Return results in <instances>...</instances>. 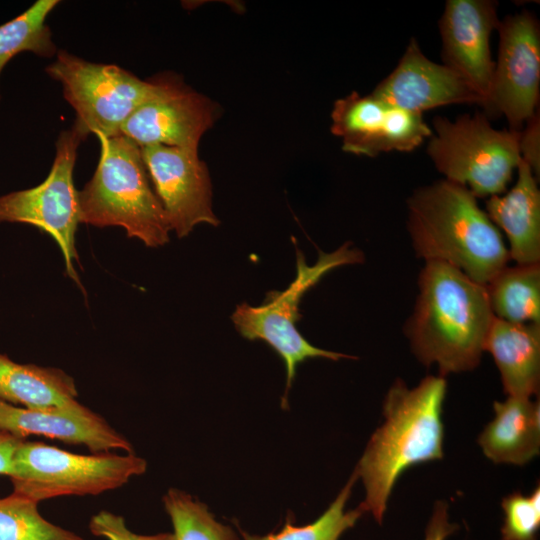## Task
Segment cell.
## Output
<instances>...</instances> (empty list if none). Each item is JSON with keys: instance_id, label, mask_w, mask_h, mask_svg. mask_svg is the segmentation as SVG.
<instances>
[{"instance_id": "cell-26", "label": "cell", "mask_w": 540, "mask_h": 540, "mask_svg": "<svg viewBox=\"0 0 540 540\" xmlns=\"http://www.w3.org/2000/svg\"><path fill=\"white\" fill-rule=\"evenodd\" d=\"M501 506L504 513L502 540H537L540 527L539 486L529 496L520 492L506 496Z\"/></svg>"}, {"instance_id": "cell-24", "label": "cell", "mask_w": 540, "mask_h": 540, "mask_svg": "<svg viewBox=\"0 0 540 540\" xmlns=\"http://www.w3.org/2000/svg\"><path fill=\"white\" fill-rule=\"evenodd\" d=\"M163 504L175 540H238L230 526L217 521L204 503L182 490L169 489L163 496Z\"/></svg>"}, {"instance_id": "cell-8", "label": "cell", "mask_w": 540, "mask_h": 540, "mask_svg": "<svg viewBox=\"0 0 540 540\" xmlns=\"http://www.w3.org/2000/svg\"><path fill=\"white\" fill-rule=\"evenodd\" d=\"M45 70L62 84L64 97L76 112L73 126L86 137L121 134L131 114L163 85V76L145 81L119 66L92 63L64 50Z\"/></svg>"}, {"instance_id": "cell-10", "label": "cell", "mask_w": 540, "mask_h": 540, "mask_svg": "<svg viewBox=\"0 0 540 540\" xmlns=\"http://www.w3.org/2000/svg\"><path fill=\"white\" fill-rule=\"evenodd\" d=\"M499 50L493 73L488 117L504 115L520 132L539 102L540 26L529 11L499 22Z\"/></svg>"}, {"instance_id": "cell-16", "label": "cell", "mask_w": 540, "mask_h": 540, "mask_svg": "<svg viewBox=\"0 0 540 540\" xmlns=\"http://www.w3.org/2000/svg\"><path fill=\"white\" fill-rule=\"evenodd\" d=\"M0 431L22 440L37 435L67 444H82L92 453L113 450L133 453L128 439L78 400L45 409L16 407L0 401Z\"/></svg>"}, {"instance_id": "cell-12", "label": "cell", "mask_w": 540, "mask_h": 540, "mask_svg": "<svg viewBox=\"0 0 540 540\" xmlns=\"http://www.w3.org/2000/svg\"><path fill=\"white\" fill-rule=\"evenodd\" d=\"M141 150L171 231L184 238L197 225H219L213 210L209 171L198 151L160 144L144 146Z\"/></svg>"}, {"instance_id": "cell-11", "label": "cell", "mask_w": 540, "mask_h": 540, "mask_svg": "<svg viewBox=\"0 0 540 540\" xmlns=\"http://www.w3.org/2000/svg\"><path fill=\"white\" fill-rule=\"evenodd\" d=\"M331 121V132L341 139L342 150L357 156L411 152L433 134L423 114L356 91L334 102Z\"/></svg>"}, {"instance_id": "cell-1", "label": "cell", "mask_w": 540, "mask_h": 540, "mask_svg": "<svg viewBox=\"0 0 540 540\" xmlns=\"http://www.w3.org/2000/svg\"><path fill=\"white\" fill-rule=\"evenodd\" d=\"M418 289L404 325L416 358L437 365L443 377L476 368L494 319L485 285L447 263L427 261Z\"/></svg>"}, {"instance_id": "cell-4", "label": "cell", "mask_w": 540, "mask_h": 540, "mask_svg": "<svg viewBox=\"0 0 540 540\" xmlns=\"http://www.w3.org/2000/svg\"><path fill=\"white\" fill-rule=\"evenodd\" d=\"M98 138L101 152L97 168L78 191L80 223L119 226L147 247L165 245L171 228L150 185L141 147L123 134Z\"/></svg>"}, {"instance_id": "cell-17", "label": "cell", "mask_w": 540, "mask_h": 540, "mask_svg": "<svg viewBox=\"0 0 540 540\" xmlns=\"http://www.w3.org/2000/svg\"><path fill=\"white\" fill-rule=\"evenodd\" d=\"M517 179L509 191L485 201V212L508 241L510 260L540 264V190L536 176L522 159Z\"/></svg>"}, {"instance_id": "cell-22", "label": "cell", "mask_w": 540, "mask_h": 540, "mask_svg": "<svg viewBox=\"0 0 540 540\" xmlns=\"http://www.w3.org/2000/svg\"><path fill=\"white\" fill-rule=\"evenodd\" d=\"M58 0H38L16 18L0 25V73L21 52L51 57L56 53L52 33L46 24Z\"/></svg>"}, {"instance_id": "cell-30", "label": "cell", "mask_w": 540, "mask_h": 540, "mask_svg": "<svg viewBox=\"0 0 540 540\" xmlns=\"http://www.w3.org/2000/svg\"><path fill=\"white\" fill-rule=\"evenodd\" d=\"M22 441L10 433L0 431V475H12L14 455Z\"/></svg>"}, {"instance_id": "cell-23", "label": "cell", "mask_w": 540, "mask_h": 540, "mask_svg": "<svg viewBox=\"0 0 540 540\" xmlns=\"http://www.w3.org/2000/svg\"><path fill=\"white\" fill-rule=\"evenodd\" d=\"M357 479L354 471L335 500L320 517L310 524L297 526L290 517H287L283 527L277 533L264 536L251 535L237 524L238 530L244 540H339L341 535L352 528L364 514L359 506L350 511L345 510Z\"/></svg>"}, {"instance_id": "cell-15", "label": "cell", "mask_w": 540, "mask_h": 540, "mask_svg": "<svg viewBox=\"0 0 540 540\" xmlns=\"http://www.w3.org/2000/svg\"><path fill=\"white\" fill-rule=\"evenodd\" d=\"M373 96L407 111H424L451 104H475L482 98L456 72L425 56L411 38L395 69L372 91Z\"/></svg>"}, {"instance_id": "cell-28", "label": "cell", "mask_w": 540, "mask_h": 540, "mask_svg": "<svg viewBox=\"0 0 540 540\" xmlns=\"http://www.w3.org/2000/svg\"><path fill=\"white\" fill-rule=\"evenodd\" d=\"M521 159L529 165L534 175L540 174V117L539 112L530 118L519 132Z\"/></svg>"}, {"instance_id": "cell-19", "label": "cell", "mask_w": 540, "mask_h": 540, "mask_svg": "<svg viewBox=\"0 0 540 540\" xmlns=\"http://www.w3.org/2000/svg\"><path fill=\"white\" fill-rule=\"evenodd\" d=\"M494 419L479 436L483 453L494 463L524 465L539 454L540 407L530 398L494 402Z\"/></svg>"}, {"instance_id": "cell-21", "label": "cell", "mask_w": 540, "mask_h": 540, "mask_svg": "<svg viewBox=\"0 0 540 540\" xmlns=\"http://www.w3.org/2000/svg\"><path fill=\"white\" fill-rule=\"evenodd\" d=\"M485 288L495 318L540 324V264L507 265Z\"/></svg>"}, {"instance_id": "cell-7", "label": "cell", "mask_w": 540, "mask_h": 540, "mask_svg": "<svg viewBox=\"0 0 540 540\" xmlns=\"http://www.w3.org/2000/svg\"><path fill=\"white\" fill-rule=\"evenodd\" d=\"M147 462L134 453L81 455L42 442L23 440L9 477L16 494L37 503L61 496L99 495L146 472Z\"/></svg>"}, {"instance_id": "cell-14", "label": "cell", "mask_w": 540, "mask_h": 540, "mask_svg": "<svg viewBox=\"0 0 540 540\" xmlns=\"http://www.w3.org/2000/svg\"><path fill=\"white\" fill-rule=\"evenodd\" d=\"M497 6L491 0H448L439 20L442 64L482 98L487 116L495 68L490 39L500 22Z\"/></svg>"}, {"instance_id": "cell-2", "label": "cell", "mask_w": 540, "mask_h": 540, "mask_svg": "<svg viewBox=\"0 0 540 540\" xmlns=\"http://www.w3.org/2000/svg\"><path fill=\"white\" fill-rule=\"evenodd\" d=\"M443 376H427L413 388L396 380L383 403L384 423L372 434L355 473L365 499L359 507L382 523L393 487L413 465L443 457Z\"/></svg>"}, {"instance_id": "cell-18", "label": "cell", "mask_w": 540, "mask_h": 540, "mask_svg": "<svg viewBox=\"0 0 540 540\" xmlns=\"http://www.w3.org/2000/svg\"><path fill=\"white\" fill-rule=\"evenodd\" d=\"M484 351L500 372L508 396L531 398L540 386V324L510 323L494 317Z\"/></svg>"}, {"instance_id": "cell-25", "label": "cell", "mask_w": 540, "mask_h": 540, "mask_svg": "<svg viewBox=\"0 0 540 540\" xmlns=\"http://www.w3.org/2000/svg\"><path fill=\"white\" fill-rule=\"evenodd\" d=\"M38 504L14 492L0 497V540H84L46 520Z\"/></svg>"}, {"instance_id": "cell-6", "label": "cell", "mask_w": 540, "mask_h": 540, "mask_svg": "<svg viewBox=\"0 0 540 540\" xmlns=\"http://www.w3.org/2000/svg\"><path fill=\"white\" fill-rule=\"evenodd\" d=\"M427 154L444 179L465 186L478 199L507 190L521 160L519 132L495 129L482 112L455 120L436 116Z\"/></svg>"}, {"instance_id": "cell-20", "label": "cell", "mask_w": 540, "mask_h": 540, "mask_svg": "<svg viewBox=\"0 0 540 540\" xmlns=\"http://www.w3.org/2000/svg\"><path fill=\"white\" fill-rule=\"evenodd\" d=\"M74 379L63 370L19 364L0 353V401L45 409L77 400Z\"/></svg>"}, {"instance_id": "cell-13", "label": "cell", "mask_w": 540, "mask_h": 540, "mask_svg": "<svg viewBox=\"0 0 540 540\" xmlns=\"http://www.w3.org/2000/svg\"><path fill=\"white\" fill-rule=\"evenodd\" d=\"M217 117L214 101L176 76H163L159 93L131 114L121 134L140 147L160 144L198 151L202 136Z\"/></svg>"}, {"instance_id": "cell-27", "label": "cell", "mask_w": 540, "mask_h": 540, "mask_svg": "<svg viewBox=\"0 0 540 540\" xmlns=\"http://www.w3.org/2000/svg\"><path fill=\"white\" fill-rule=\"evenodd\" d=\"M89 531L96 537L106 540H175L173 533L141 535L131 531L125 519L113 512L101 510L89 522Z\"/></svg>"}, {"instance_id": "cell-3", "label": "cell", "mask_w": 540, "mask_h": 540, "mask_svg": "<svg viewBox=\"0 0 540 540\" xmlns=\"http://www.w3.org/2000/svg\"><path fill=\"white\" fill-rule=\"evenodd\" d=\"M407 229L418 258L447 263L486 285L510 260L500 230L468 188L447 179L407 199Z\"/></svg>"}, {"instance_id": "cell-9", "label": "cell", "mask_w": 540, "mask_h": 540, "mask_svg": "<svg viewBox=\"0 0 540 540\" xmlns=\"http://www.w3.org/2000/svg\"><path fill=\"white\" fill-rule=\"evenodd\" d=\"M86 139L76 127L62 131L47 178L38 186L0 197V222L27 223L48 233L58 244L67 274L79 283L75 235L80 223L78 191L73 183L77 149Z\"/></svg>"}, {"instance_id": "cell-5", "label": "cell", "mask_w": 540, "mask_h": 540, "mask_svg": "<svg viewBox=\"0 0 540 540\" xmlns=\"http://www.w3.org/2000/svg\"><path fill=\"white\" fill-rule=\"evenodd\" d=\"M364 256L357 248L343 244L331 253L320 251L314 265L306 263L297 249L295 279L283 291H270L259 306L241 303L231 315V321L242 337L249 341L267 343L283 360L286 369V387L282 408L288 407L287 397L300 363L310 358L337 361L354 358L343 353L318 348L308 342L298 331L301 319L299 304L304 294L329 271L343 265L360 263Z\"/></svg>"}, {"instance_id": "cell-29", "label": "cell", "mask_w": 540, "mask_h": 540, "mask_svg": "<svg viewBox=\"0 0 540 540\" xmlns=\"http://www.w3.org/2000/svg\"><path fill=\"white\" fill-rule=\"evenodd\" d=\"M457 526L449 522L448 505L439 501L434 505L432 516L425 530L424 540H445Z\"/></svg>"}]
</instances>
